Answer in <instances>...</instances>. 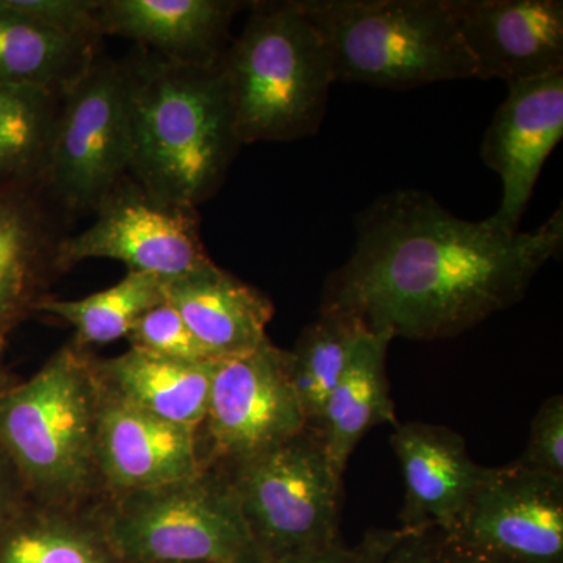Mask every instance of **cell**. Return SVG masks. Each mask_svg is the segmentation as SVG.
<instances>
[{"label": "cell", "mask_w": 563, "mask_h": 563, "mask_svg": "<svg viewBox=\"0 0 563 563\" xmlns=\"http://www.w3.org/2000/svg\"><path fill=\"white\" fill-rule=\"evenodd\" d=\"M562 244V209L514 232L492 217H454L428 192L391 191L358 217L354 251L325 282L321 309L391 339H451L520 301Z\"/></svg>", "instance_id": "cell-1"}, {"label": "cell", "mask_w": 563, "mask_h": 563, "mask_svg": "<svg viewBox=\"0 0 563 563\" xmlns=\"http://www.w3.org/2000/svg\"><path fill=\"white\" fill-rule=\"evenodd\" d=\"M129 76V176L152 195L198 209L242 146L224 65H185L141 51Z\"/></svg>", "instance_id": "cell-2"}, {"label": "cell", "mask_w": 563, "mask_h": 563, "mask_svg": "<svg viewBox=\"0 0 563 563\" xmlns=\"http://www.w3.org/2000/svg\"><path fill=\"white\" fill-rule=\"evenodd\" d=\"M101 399L96 358L74 343L0 398V448L31 501L81 509L101 496Z\"/></svg>", "instance_id": "cell-3"}, {"label": "cell", "mask_w": 563, "mask_h": 563, "mask_svg": "<svg viewBox=\"0 0 563 563\" xmlns=\"http://www.w3.org/2000/svg\"><path fill=\"white\" fill-rule=\"evenodd\" d=\"M251 5L222 58L242 146L312 136L335 84L328 47L299 0Z\"/></svg>", "instance_id": "cell-4"}, {"label": "cell", "mask_w": 563, "mask_h": 563, "mask_svg": "<svg viewBox=\"0 0 563 563\" xmlns=\"http://www.w3.org/2000/svg\"><path fill=\"white\" fill-rule=\"evenodd\" d=\"M331 55L335 81L422 87L476 70L444 0H299Z\"/></svg>", "instance_id": "cell-5"}, {"label": "cell", "mask_w": 563, "mask_h": 563, "mask_svg": "<svg viewBox=\"0 0 563 563\" xmlns=\"http://www.w3.org/2000/svg\"><path fill=\"white\" fill-rule=\"evenodd\" d=\"M95 514L124 563H266L220 470L102 499Z\"/></svg>", "instance_id": "cell-6"}, {"label": "cell", "mask_w": 563, "mask_h": 563, "mask_svg": "<svg viewBox=\"0 0 563 563\" xmlns=\"http://www.w3.org/2000/svg\"><path fill=\"white\" fill-rule=\"evenodd\" d=\"M220 472L231 481L266 562L340 542L343 477L333 472L310 426Z\"/></svg>", "instance_id": "cell-7"}, {"label": "cell", "mask_w": 563, "mask_h": 563, "mask_svg": "<svg viewBox=\"0 0 563 563\" xmlns=\"http://www.w3.org/2000/svg\"><path fill=\"white\" fill-rule=\"evenodd\" d=\"M129 161L128 68L96 57L62 92L35 184L65 209L96 211L129 176Z\"/></svg>", "instance_id": "cell-8"}, {"label": "cell", "mask_w": 563, "mask_h": 563, "mask_svg": "<svg viewBox=\"0 0 563 563\" xmlns=\"http://www.w3.org/2000/svg\"><path fill=\"white\" fill-rule=\"evenodd\" d=\"M306 428L287 351L272 340L211 363L209 406L198 431L203 468H231Z\"/></svg>", "instance_id": "cell-9"}, {"label": "cell", "mask_w": 563, "mask_h": 563, "mask_svg": "<svg viewBox=\"0 0 563 563\" xmlns=\"http://www.w3.org/2000/svg\"><path fill=\"white\" fill-rule=\"evenodd\" d=\"M95 213L90 228L55 244V272L109 258L124 263L129 272L169 282L213 263L202 242L198 210L152 195L131 176Z\"/></svg>", "instance_id": "cell-10"}, {"label": "cell", "mask_w": 563, "mask_h": 563, "mask_svg": "<svg viewBox=\"0 0 563 563\" xmlns=\"http://www.w3.org/2000/svg\"><path fill=\"white\" fill-rule=\"evenodd\" d=\"M448 539L515 563H563V479L517 462L485 468Z\"/></svg>", "instance_id": "cell-11"}, {"label": "cell", "mask_w": 563, "mask_h": 563, "mask_svg": "<svg viewBox=\"0 0 563 563\" xmlns=\"http://www.w3.org/2000/svg\"><path fill=\"white\" fill-rule=\"evenodd\" d=\"M477 79L563 73L562 0H444Z\"/></svg>", "instance_id": "cell-12"}, {"label": "cell", "mask_w": 563, "mask_h": 563, "mask_svg": "<svg viewBox=\"0 0 563 563\" xmlns=\"http://www.w3.org/2000/svg\"><path fill=\"white\" fill-rule=\"evenodd\" d=\"M507 90L485 131L481 157L503 181L492 218L518 232L543 165L563 136V73L515 81Z\"/></svg>", "instance_id": "cell-13"}, {"label": "cell", "mask_w": 563, "mask_h": 563, "mask_svg": "<svg viewBox=\"0 0 563 563\" xmlns=\"http://www.w3.org/2000/svg\"><path fill=\"white\" fill-rule=\"evenodd\" d=\"M101 383V380H99ZM98 429L101 499L154 490L202 473L198 431L143 412L102 387Z\"/></svg>", "instance_id": "cell-14"}, {"label": "cell", "mask_w": 563, "mask_h": 563, "mask_svg": "<svg viewBox=\"0 0 563 563\" xmlns=\"http://www.w3.org/2000/svg\"><path fill=\"white\" fill-rule=\"evenodd\" d=\"M393 451L404 477L401 526L410 532H448L485 473L466 451L465 440L444 426L396 424Z\"/></svg>", "instance_id": "cell-15"}, {"label": "cell", "mask_w": 563, "mask_h": 563, "mask_svg": "<svg viewBox=\"0 0 563 563\" xmlns=\"http://www.w3.org/2000/svg\"><path fill=\"white\" fill-rule=\"evenodd\" d=\"M239 0H98L102 36H121L185 65H218L228 52Z\"/></svg>", "instance_id": "cell-16"}, {"label": "cell", "mask_w": 563, "mask_h": 563, "mask_svg": "<svg viewBox=\"0 0 563 563\" xmlns=\"http://www.w3.org/2000/svg\"><path fill=\"white\" fill-rule=\"evenodd\" d=\"M163 292L213 362L255 350L268 339L274 314L268 296L214 263L163 282Z\"/></svg>", "instance_id": "cell-17"}, {"label": "cell", "mask_w": 563, "mask_h": 563, "mask_svg": "<svg viewBox=\"0 0 563 563\" xmlns=\"http://www.w3.org/2000/svg\"><path fill=\"white\" fill-rule=\"evenodd\" d=\"M57 242L35 181L0 185V344L46 298Z\"/></svg>", "instance_id": "cell-18"}, {"label": "cell", "mask_w": 563, "mask_h": 563, "mask_svg": "<svg viewBox=\"0 0 563 563\" xmlns=\"http://www.w3.org/2000/svg\"><path fill=\"white\" fill-rule=\"evenodd\" d=\"M211 363H190L131 350L96 361L102 387L129 406L199 431L209 406Z\"/></svg>", "instance_id": "cell-19"}, {"label": "cell", "mask_w": 563, "mask_h": 563, "mask_svg": "<svg viewBox=\"0 0 563 563\" xmlns=\"http://www.w3.org/2000/svg\"><path fill=\"white\" fill-rule=\"evenodd\" d=\"M387 333L368 332L313 426L333 472L343 477L351 454L377 424H396L387 377Z\"/></svg>", "instance_id": "cell-20"}, {"label": "cell", "mask_w": 563, "mask_h": 563, "mask_svg": "<svg viewBox=\"0 0 563 563\" xmlns=\"http://www.w3.org/2000/svg\"><path fill=\"white\" fill-rule=\"evenodd\" d=\"M0 563H124L92 512L27 499L0 525Z\"/></svg>", "instance_id": "cell-21"}, {"label": "cell", "mask_w": 563, "mask_h": 563, "mask_svg": "<svg viewBox=\"0 0 563 563\" xmlns=\"http://www.w3.org/2000/svg\"><path fill=\"white\" fill-rule=\"evenodd\" d=\"M98 40L49 31L0 0V84L62 95L98 57Z\"/></svg>", "instance_id": "cell-22"}, {"label": "cell", "mask_w": 563, "mask_h": 563, "mask_svg": "<svg viewBox=\"0 0 563 563\" xmlns=\"http://www.w3.org/2000/svg\"><path fill=\"white\" fill-rule=\"evenodd\" d=\"M368 332L352 313L320 309L317 320L303 329L295 350L287 351L292 388L310 428L320 420L325 401Z\"/></svg>", "instance_id": "cell-23"}, {"label": "cell", "mask_w": 563, "mask_h": 563, "mask_svg": "<svg viewBox=\"0 0 563 563\" xmlns=\"http://www.w3.org/2000/svg\"><path fill=\"white\" fill-rule=\"evenodd\" d=\"M165 302L163 282L150 274L129 272L107 290L81 299L46 296L35 312L60 318L74 329L73 343L81 350L128 339L141 314Z\"/></svg>", "instance_id": "cell-24"}, {"label": "cell", "mask_w": 563, "mask_h": 563, "mask_svg": "<svg viewBox=\"0 0 563 563\" xmlns=\"http://www.w3.org/2000/svg\"><path fill=\"white\" fill-rule=\"evenodd\" d=\"M58 92L0 84V185L35 181L57 120Z\"/></svg>", "instance_id": "cell-25"}, {"label": "cell", "mask_w": 563, "mask_h": 563, "mask_svg": "<svg viewBox=\"0 0 563 563\" xmlns=\"http://www.w3.org/2000/svg\"><path fill=\"white\" fill-rule=\"evenodd\" d=\"M131 347L151 352L161 357L190 363H210L209 352L203 350L179 312L163 302L141 314L128 335Z\"/></svg>", "instance_id": "cell-26"}, {"label": "cell", "mask_w": 563, "mask_h": 563, "mask_svg": "<svg viewBox=\"0 0 563 563\" xmlns=\"http://www.w3.org/2000/svg\"><path fill=\"white\" fill-rule=\"evenodd\" d=\"M518 465L563 479V398L554 395L542 404L531 426L528 446Z\"/></svg>", "instance_id": "cell-27"}, {"label": "cell", "mask_w": 563, "mask_h": 563, "mask_svg": "<svg viewBox=\"0 0 563 563\" xmlns=\"http://www.w3.org/2000/svg\"><path fill=\"white\" fill-rule=\"evenodd\" d=\"M401 536V528L374 529L365 533L354 547L336 542L321 550L287 555L266 563H387L388 555Z\"/></svg>", "instance_id": "cell-28"}, {"label": "cell", "mask_w": 563, "mask_h": 563, "mask_svg": "<svg viewBox=\"0 0 563 563\" xmlns=\"http://www.w3.org/2000/svg\"><path fill=\"white\" fill-rule=\"evenodd\" d=\"M432 563H515L499 555L485 553L448 539L442 532L433 531Z\"/></svg>", "instance_id": "cell-29"}, {"label": "cell", "mask_w": 563, "mask_h": 563, "mask_svg": "<svg viewBox=\"0 0 563 563\" xmlns=\"http://www.w3.org/2000/svg\"><path fill=\"white\" fill-rule=\"evenodd\" d=\"M24 485L9 455L0 448V525L27 501Z\"/></svg>", "instance_id": "cell-30"}, {"label": "cell", "mask_w": 563, "mask_h": 563, "mask_svg": "<svg viewBox=\"0 0 563 563\" xmlns=\"http://www.w3.org/2000/svg\"><path fill=\"white\" fill-rule=\"evenodd\" d=\"M433 531H404L387 563H432Z\"/></svg>", "instance_id": "cell-31"}, {"label": "cell", "mask_w": 563, "mask_h": 563, "mask_svg": "<svg viewBox=\"0 0 563 563\" xmlns=\"http://www.w3.org/2000/svg\"><path fill=\"white\" fill-rule=\"evenodd\" d=\"M7 344H0V398L10 391L11 388L16 387L21 383L13 373L7 368L5 362H3V352H5Z\"/></svg>", "instance_id": "cell-32"}]
</instances>
